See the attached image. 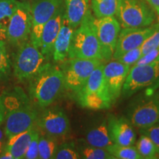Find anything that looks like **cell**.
Masks as SVG:
<instances>
[{"mask_svg":"<svg viewBox=\"0 0 159 159\" xmlns=\"http://www.w3.org/2000/svg\"><path fill=\"white\" fill-rule=\"evenodd\" d=\"M142 56V49L141 47H138V48H135L126 52L122 55H121L116 61L131 66H134Z\"/></svg>","mask_w":159,"mask_h":159,"instance_id":"32","label":"cell"},{"mask_svg":"<svg viewBox=\"0 0 159 159\" xmlns=\"http://www.w3.org/2000/svg\"><path fill=\"white\" fill-rule=\"evenodd\" d=\"M93 25L100 43L104 61L112 58L118 40L121 25L114 16L102 18L93 16Z\"/></svg>","mask_w":159,"mask_h":159,"instance_id":"12","label":"cell"},{"mask_svg":"<svg viewBox=\"0 0 159 159\" xmlns=\"http://www.w3.org/2000/svg\"><path fill=\"white\" fill-rule=\"evenodd\" d=\"M0 159H14L13 156H12L11 152H9L8 151L3 150L2 152L0 153Z\"/></svg>","mask_w":159,"mask_h":159,"instance_id":"36","label":"cell"},{"mask_svg":"<svg viewBox=\"0 0 159 159\" xmlns=\"http://www.w3.org/2000/svg\"><path fill=\"white\" fill-rule=\"evenodd\" d=\"M19 2L18 0H0V40L2 41L6 39L7 26Z\"/></svg>","mask_w":159,"mask_h":159,"instance_id":"22","label":"cell"},{"mask_svg":"<svg viewBox=\"0 0 159 159\" xmlns=\"http://www.w3.org/2000/svg\"><path fill=\"white\" fill-rule=\"evenodd\" d=\"M11 74V61L5 41L0 40V81L5 82Z\"/></svg>","mask_w":159,"mask_h":159,"instance_id":"27","label":"cell"},{"mask_svg":"<svg viewBox=\"0 0 159 159\" xmlns=\"http://www.w3.org/2000/svg\"><path fill=\"white\" fill-rule=\"evenodd\" d=\"M109 135L114 144L130 146L136 142V133L130 121L125 117L110 114L108 118Z\"/></svg>","mask_w":159,"mask_h":159,"instance_id":"16","label":"cell"},{"mask_svg":"<svg viewBox=\"0 0 159 159\" xmlns=\"http://www.w3.org/2000/svg\"><path fill=\"white\" fill-rule=\"evenodd\" d=\"M104 63L97 58H68L60 66L64 77L65 90L76 96L93 71Z\"/></svg>","mask_w":159,"mask_h":159,"instance_id":"8","label":"cell"},{"mask_svg":"<svg viewBox=\"0 0 159 159\" xmlns=\"http://www.w3.org/2000/svg\"><path fill=\"white\" fill-rule=\"evenodd\" d=\"M104 65V63H101L93 71L85 84L76 95L77 102L83 108L105 110L112 106L103 77Z\"/></svg>","mask_w":159,"mask_h":159,"instance_id":"5","label":"cell"},{"mask_svg":"<svg viewBox=\"0 0 159 159\" xmlns=\"http://www.w3.org/2000/svg\"><path fill=\"white\" fill-rule=\"evenodd\" d=\"M110 153L118 159H142L137 151L136 147L134 145L130 146H123L113 144L106 149Z\"/></svg>","mask_w":159,"mask_h":159,"instance_id":"26","label":"cell"},{"mask_svg":"<svg viewBox=\"0 0 159 159\" xmlns=\"http://www.w3.org/2000/svg\"><path fill=\"white\" fill-rule=\"evenodd\" d=\"M74 31L75 29L69 25L64 16L61 29L53 46L52 59L54 61V62L61 63L68 59L69 52Z\"/></svg>","mask_w":159,"mask_h":159,"instance_id":"18","label":"cell"},{"mask_svg":"<svg viewBox=\"0 0 159 159\" xmlns=\"http://www.w3.org/2000/svg\"><path fill=\"white\" fill-rule=\"evenodd\" d=\"M28 83V96L41 109L52 105L65 91L61 67L50 62L46 63Z\"/></svg>","mask_w":159,"mask_h":159,"instance_id":"2","label":"cell"},{"mask_svg":"<svg viewBox=\"0 0 159 159\" xmlns=\"http://www.w3.org/2000/svg\"><path fill=\"white\" fill-rule=\"evenodd\" d=\"M154 87H159V61L130 67L121 94L130 98L142 89Z\"/></svg>","mask_w":159,"mask_h":159,"instance_id":"9","label":"cell"},{"mask_svg":"<svg viewBox=\"0 0 159 159\" xmlns=\"http://www.w3.org/2000/svg\"><path fill=\"white\" fill-rule=\"evenodd\" d=\"M58 144V139L40 131L39 140V158H52Z\"/></svg>","mask_w":159,"mask_h":159,"instance_id":"23","label":"cell"},{"mask_svg":"<svg viewBox=\"0 0 159 159\" xmlns=\"http://www.w3.org/2000/svg\"><path fill=\"white\" fill-rule=\"evenodd\" d=\"M31 27V5L28 2H19L7 26L6 39L18 48L30 39Z\"/></svg>","mask_w":159,"mask_h":159,"instance_id":"10","label":"cell"},{"mask_svg":"<svg viewBox=\"0 0 159 159\" xmlns=\"http://www.w3.org/2000/svg\"><path fill=\"white\" fill-rule=\"evenodd\" d=\"M116 18L123 28H139L153 25L156 11L144 0H118Z\"/></svg>","mask_w":159,"mask_h":159,"instance_id":"7","label":"cell"},{"mask_svg":"<svg viewBox=\"0 0 159 159\" xmlns=\"http://www.w3.org/2000/svg\"><path fill=\"white\" fill-rule=\"evenodd\" d=\"M80 158L85 159H115L106 149L91 146L82 141L77 145Z\"/></svg>","mask_w":159,"mask_h":159,"instance_id":"25","label":"cell"},{"mask_svg":"<svg viewBox=\"0 0 159 159\" xmlns=\"http://www.w3.org/2000/svg\"><path fill=\"white\" fill-rule=\"evenodd\" d=\"M117 5L118 0H91V9L96 18L115 16Z\"/></svg>","mask_w":159,"mask_h":159,"instance_id":"24","label":"cell"},{"mask_svg":"<svg viewBox=\"0 0 159 159\" xmlns=\"http://www.w3.org/2000/svg\"><path fill=\"white\" fill-rule=\"evenodd\" d=\"M156 14L158 15V18H159V11H158V12H157V13H156Z\"/></svg>","mask_w":159,"mask_h":159,"instance_id":"37","label":"cell"},{"mask_svg":"<svg viewBox=\"0 0 159 159\" xmlns=\"http://www.w3.org/2000/svg\"><path fill=\"white\" fill-rule=\"evenodd\" d=\"M130 66L116 60L110 61L103 67V77L105 86L114 105L122 94L123 85L130 69Z\"/></svg>","mask_w":159,"mask_h":159,"instance_id":"15","label":"cell"},{"mask_svg":"<svg viewBox=\"0 0 159 159\" xmlns=\"http://www.w3.org/2000/svg\"><path fill=\"white\" fill-rule=\"evenodd\" d=\"M139 130L141 134L145 135L152 141L156 148L157 154L159 155V123L156 122V124L148 128L139 129Z\"/></svg>","mask_w":159,"mask_h":159,"instance_id":"31","label":"cell"},{"mask_svg":"<svg viewBox=\"0 0 159 159\" xmlns=\"http://www.w3.org/2000/svg\"><path fill=\"white\" fill-rule=\"evenodd\" d=\"M47 62L39 48L29 39L18 47L13 61V75L21 83L28 82Z\"/></svg>","mask_w":159,"mask_h":159,"instance_id":"6","label":"cell"},{"mask_svg":"<svg viewBox=\"0 0 159 159\" xmlns=\"http://www.w3.org/2000/svg\"><path fill=\"white\" fill-rule=\"evenodd\" d=\"M63 16L64 5L61 6L56 13L46 23L41 33L40 50L49 61L52 56L53 46L62 25Z\"/></svg>","mask_w":159,"mask_h":159,"instance_id":"17","label":"cell"},{"mask_svg":"<svg viewBox=\"0 0 159 159\" xmlns=\"http://www.w3.org/2000/svg\"><path fill=\"white\" fill-rule=\"evenodd\" d=\"M146 89L133 98L126 110L127 119L138 129L156 124L159 118V87Z\"/></svg>","mask_w":159,"mask_h":159,"instance_id":"3","label":"cell"},{"mask_svg":"<svg viewBox=\"0 0 159 159\" xmlns=\"http://www.w3.org/2000/svg\"><path fill=\"white\" fill-rule=\"evenodd\" d=\"M3 121L2 119V116H0V153L2 152L4 148H5V145L6 143V136L5 134V131H4V128H2Z\"/></svg>","mask_w":159,"mask_h":159,"instance_id":"34","label":"cell"},{"mask_svg":"<svg viewBox=\"0 0 159 159\" xmlns=\"http://www.w3.org/2000/svg\"><path fill=\"white\" fill-rule=\"evenodd\" d=\"M83 142L91 146L104 149L114 144L109 135L108 121L102 119L91 125L85 132Z\"/></svg>","mask_w":159,"mask_h":159,"instance_id":"19","label":"cell"},{"mask_svg":"<svg viewBox=\"0 0 159 159\" xmlns=\"http://www.w3.org/2000/svg\"><path fill=\"white\" fill-rule=\"evenodd\" d=\"M159 23L146 27L123 28L120 30L113 54V60H117L121 55L131 49L141 47L144 42L156 31Z\"/></svg>","mask_w":159,"mask_h":159,"instance_id":"14","label":"cell"},{"mask_svg":"<svg viewBox=\"0 0 159 159\" xmlns=\"http://www.w3.org/2000/svg\"><path fill=\"white\" fill-rule=\"evenodd\" d=\"M21 87L4 91L0 96V116L6 139L35 125L39 111Z\"/></svg>","mask_w":159,"mask_h":159,"instance_id":"1","label":"cell"},{"mask_svg":"<svg viewBox=\"0 0 159 159\" xmlns=\"http://www.w3.org/2000/svg\"><path fill=\"white\" fill-rule=\"evenodd\" d=\"M23 1H27V0H23Z\"/></svg>","mask_w":159,"mask_h":159,"instance_id":"39","label":"cell"},{"mask_svg":"<svg viewBox=\"0 0 159 159\" xmlns=\"http://www.w3.org/2000/svg\"><path fill=\"white\" fill-rule=\"evenodd\" d=\"M158 122V123H159V118H158V122Z\"/></svg>","mask_w":159,"mask_h":159,"instance_id":"38","label":"cell"},{"mask_svg":"<svg viewBox=\"0 0 159 159\" xmlns=\"http://www.w3.org/2000/svg\"><path fill=\"white\" fill-rule=\"evenodd\" d=\"M135 147L142 158L154 159L157 158L156 150L153 143L145 135L141 134Z\"/></svg>","mask_w":159,"mask_h":159,"instance_id":"28","label":"cell"},{"mask_svg":"<svg viewBox=\"0 0 159 159\" xmlns=\"http://www.w3.org/2000/svg\"><path fill=\"white\" fill-rule=\"evenodd\" d=\"M40 131L35 126L34 133L32 136L31 141L27 148V152L24 156L25 159H36L39 158V140Z\"/></svg>","mask_w":159,"mask_h":159,"instance_id":"30","label":"cell"},{"mask_svg":"<svg viewBox=\"0 0 159 159\" xmlns=\"http://www.w3.org/2000/svg\"><path fill=\"white\" fill-rule=\"evenodd\" d=\"M35 125L28 130L14 135L6 140L3 150L11 152L14 159H22L27 152L32 136L34 133Z\"/></svg>","mask_w":159,"mask_h":159,"instance_id":"21","label":"cell"},{"mask_svg":"<svg viewBox=\"0 0 159 159\" xmlns=\"http://www.w3.org/2000/svg\"><path fill=\"white\" fill-rule=\"evenodd\" d=\"M63 5V0H39L31 6V33L30 39L40 49L41 36L46 23Z\"/></svg>","mask_w":159,"mask_h":159,"instance_id":"13","label":"cell"},{"mask_svg":"<svg viewBox=\"0 0 159 159\" xmlns=\"http://www.w3.org/2000/svg\"><path fill=\"white\" fill-rule=\"evenodd\" d=\"M157 13L159 11V0H144Z\"/></svg>","mask_w":159,"mask_h":159,"instance_id":"35","label":"cell"},{"mask_svg":"<svg viewBox=\"0 0 159 159\" xmlns=\"http://www.w3.org/2000/svg\"><path fill=\"white\" fill-rule=\"evenodd\" d=\"M42 109L35 122L39 130L58 139L66 136L70 130V122L64 110L51 105Z\"/></svg>","mask_w":159,"mask_h":159,"instance_id":"11","label":"cell"},{"mask_svg":"<svg viewBox=\"0 0 159 159\" xmlns=\"http://www.w3.org/2000/svg\"><path fill=\"white\" fill-rule=\"evenodd\" d=\"M64 16L69 25L76 29L84 19L89 8V0H63Z\"/></svg>","mask_w":159,"mask_h":159,"instance_id":"20","label":"cell"},{"mask_svg":"<svg viewBox=\"0 0 159 159\" xmlns=\"http://www.w3.org/2000/svg\"><path fill=\"white\" fill-rule=\"evenodd\" d=\"M159 47V25L156 31L148 38L141 47L142 56L152 49Z\"/></svg>","mask_w":159,"mask_h":159,"instance_id":"33","label":"cell"},{"mask_svg":"<svg viewBox=\"0 0 159 159\" xmlns=\"http://www.w3.org/2000/svg\"><path fill=\"white\" fill-rule=\"evenodd\" d=\"M93 16L89 11L80 25L75 29L68 58H97L105 62L93 25Z\"/></svg>","mask_w":159,"mask_h":159,"instance_id":"4","label":"cell"},{"mask_svg":"<svg viewBox=\"0 0 159 159\" xmlns=\"http://www.w3.org/2000/svg\"><path fill=\"white\" fill-rule=\"evenodd\" d=\"M52 158L55 159H77L80 155L77 145L72 142H63L58 144Z\"/></svg>","mask_w":159,"mask_h":159,"instance_id":"29","label":"cell"}]
</instances>
